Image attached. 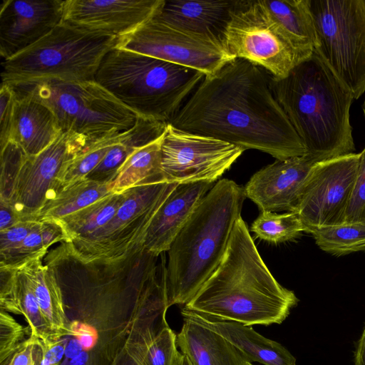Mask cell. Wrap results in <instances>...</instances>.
<instances>
[{
  "instance_id": "6da1fadb",
  "label": "cell",
  "mask_w": 365,
  "mask_h": 365,
  "mask_svg": "<svg viewBox=\"0 0 365 365\" xmlns=\"http://www.w3.org/2000/svg\"><path fill=\"white\" fill-rule=\"evenodd\" d=\"M170 124L278 160L305 153L272 91L270 77L242 58L205 76Z\"/></svg>"
},
{
  "instance_id": "7a4b0ae2",
  "label": "cell",
  "mask_w": 365,
  "mask_h": 365,
  "mask_svg": "<svg viewBox=\"0 0 365 365\" xmlns=\"http://www.w3.org/2000/svg\"><path fill=\"white\" fill-rule=\"evenodd\" d=\"M298 302L273 277L240 216L220 264L184 308L248 326L270 325L281 324Z\"/></svg>"
},
{
  "instance_id": "3957f363",
  "label": "cell",
  "mask_w": 365,
  "mask_h": 365,
  "mask_svg": "<svg viewBox=\"0 0 365 365\" xmlns=\"http://www.w3.org/2000/svg\"><path fill=\"white\" fill-rule=\"evenodd\" d=\"M272 91L313 163L354 153L350 123L354 96L315 52L282 79L270 77Z\"/></svg>"
},
{
  "instance_id": "277c9868",
  "label": "cell",
  "mask_w": 365,
  "mask_h": 365,
  "mask_svg": "<svg viewBox=\"0 0 365 365\" xmlns=\"http://www.w3.org/2000/svg\"><path fill=\"white\" fill-rule=\"evenodd\" d=\"M245 198V187L218 180L177 235L168 251V308L187 304L218 267Z\"/></svg>"
},
{
  "instance_id": "5b68a950",
  "label": "cell",
  "mask_w": 365,
  "mask_h": 365,
  "mask_svg": "<svg viewBox=\"0 0 365 365\" xmlns=\"http://www.w3.org/2000/svg\"><path fill=\"white\" fill-rule=\"evenodd\" d=\"M205 74L197 70L114 48L95 81L138 117L170 123Z\"/></svg>"
},
{
  "instance_id": "8992f818",
  "label": "cell",
  "mask_w": 365,
  "mask_h": 365,
  "mask_svg": "<svg viewBox=\"0 0 365 365\" xmlns=\"http://www.w3.org/2000/svg\"><path fill=\"white\" fill-rule=\"evenodd\" d=\"M118 41L61 21L36 43L3 61L2 82L17 87L47 81L95 80L103 58Z\"/></svg>"
},
{
  "instance_id": "52a82bcc",
  "label": "cell",
  "mask_w": 365,
  "mask_h": 365,
  "mask_svg": "<svg viewBox=\"0 0 365 365\" xmlns=\"http://www.w3.org/2000/svg\"><path fill=\"white\" fill-rule=\"evenodd\" d=\"M88 143L83 135L62 133L43 151L28 156L9 142L1 149L0 200L8 202L21 220H36L56 195L63 173Z\"/></svg>"
},
{
  "instance_id": "ba28073f",
  "label": "cell",
  "mask_w": 365,
  "mask_h": 365,
  "mask_svg": "<svg viewBox=\"0 0 365 365\" xmlns=\"http://www.w3.org/2000/svg\"><path fill=\"white\" fill-rule=\"evenodd\" d=\"M33 92L54 113L62 133L88 143L128 130L138 115L95 80L47 81L19 86Z\"/></svg>"
},
{
  "instance_id": "9c48e42d",
  "label": "cell",
  "mask_w": 365,
  "mask_h": 365,
  "mask_svg": "<svg viewBox=\"0 0 365 365\" xmlns=\"http://www.w3.org/2000/svg\"><path fill=\"white\" fill-rule=\"evenodd\" d=\"M177 182L142 185L124 193L112 220L91 237L72 243L68 252L85 264L113 265L144 251L149 226Z\"/></svg>"
},
{
  "instance_id": "30bf717a",
  "label": "cell",
  "mask_w": 365,
  "mask_h": 365,
  "mask_svg": "<svg viewBox=\"0 0 365 365\" xmlns=\"http://www.w3.org/2000/svg\"><path fill=\"white\" fill-rule=\"evenodd\" d=\"M314 52L351 91L365 93V0H311Z\"/></svg>"
},
{
  "instance_id": "8fae6325",
  "label": "cell",
  "mask_w": 365,
  "mask_h": 365,
  "mask_svg": "<svg viewBox=\"0 0 365 365\" xmlns=\"http://www.w3.org/2000/svg\"><path fill=\"white\" fill-rule=\"evenodd\" d=\"M222 45L235 58H242L282 79L309 55L298 48L272 20L259 1H242L233 12Z\"/></svg>"
},
{
  "instance_id": "7c38bea8",
  "label": "cell",
  "mask_w": 365,
  "mask_h": 365,
  "mask_svg": "<svg viewBox=\"0 0 365 365\" xmlns=\"http://www.w3.org/2000/svg\"><path fill=\"white\" fill-rule=\"evenodd\" d=\"M117 48L134 51L212 75L235 59L215 41L155 17L118 38Z\"/></svg>"
},
{
  "instance_id": "4fadbf2b",
  "label": "cell",
  "mask_w": 365,
  "mask_h": 365,
  "mask_svg": "<svg viewBox=\"0 0 365 365\" xmlns=\"http://www.w3.org/2000/svg\"><path fill=\"white\" fill-rule=\"evenodd\" d=\"M243 152L235 145L168 123L162 143V170L168 182H215Z\"/></svg>"
},
{
  "instance_id": "5bb4252c",
  "label": "cell",
  "mask_w": 365,
  "mask_h": 365,
  "mask_svg": "<svg viewBox=\"0 0 365 365\" xmlns=\"http://www.w3.org/2000/svg\"><path fill=\"white\" fill-rule=\"evenodd\" d=\"M359 155L353 153L314 165L294 212L304 225L305 232L343 223Z\"/></svg>"
},
{
  "instance_id": "9a60e30c",
  "label": "cell",
  "mask_w": 365,
  "mask_h": 365,
  "mask_svg": "<svg viewBox=\"0 0 365 365\" xmlns=\"http://www.w3.org/2000/svg\"><path fill=\"white\" fill-rule=\"evenodd\" d=\"M165 0H66L62 21L88 32L123 37L153 18Z\"/></svg>"
},
{
  "instance_id": "2e32d148",
  "label": "cell",
  "mask_w": 365,
  "mask_h": 365,
  "mask_svg": "<svg viewBox=\"0 0 365 365\" xmlns=\"http://www.w3.org/2000/svg\"><path fill=\"white\" fill-rule=\"evenodd\" d=\"M63 0H4L0 54L6 60L47 35L63 20Z\"/></svg>"
},
{
  "instance_id": "e0dca14e",
  "label": "cell",
  "mask_w": 365,
  "mask_h": 365,
  "mask_svg": "<svg viewBox=\"0 0 365 365\" xmlns=\"http://www.w3.org/2000/svg\"><path fill=\"white\" fill-rule=\"evenodd\" d=\"M315 163L304 155L278 160L256 172L245 187L260 211L294 212Z\"/></svg>"
},
{
  "instance_id": "ac0fdd59",
  "label": "cell",
  "mask_w": 365,
  "mask_h": 365,
  "mask_svg": "<svg viewBox=\"0 0 365 365\" xmlns=\"http://www.w3.org/2000/svg\"><path fill=\"white\" fill-rule=\"evenodd\" d=\"M214 185L211 182L178 183L149 226L145 251L155 257L168 252L177 235Z\"/></svg>"
},
{
  "instance_id": "d6986e66",
  "label": "cell",
  "mask_w": 365,
  "mask_h": 365,
  "mask_svg": "<svg viewBox=\"0 0 365 365\" xmlns=\"http://www.w3.org/2000/svg\"><path fill=\"white\" fill-rule=\"evenodd\" d=\"M242 1H164L154 16L176 29L222 45L225 29Z\"/></svg>"
},
{
  "instance_id": "ffe728a7",
  "label": "cell",
  "mask_w": 365,
  "mask_h": 365,
  "mask_svg": "<svg viewBox=\"0 0 365 365\" xmlns=\"http://www.w3.org/2000/svg\"><path fill=\"white\" fill-rule=\"evenodd\" d=\"M16 94L11 140L28 156L36 155L50 145L61 133L51 108L33 92L13 87Z\"/></svg>"
},
{
  "instance_id": "44dd1931",
  "label": "cell",
  "mask_w": 365,
  "mask_h": 365,
  "mask_svg": "<svg viewBox=\"0 0 365 365\" xmlns=\"http://www.w3.org/2000/svg\"><path fill=\"white\" fill-rule=\"evenodd\" d=\"M183 319L190 320L221 335L250 363L264 365H296L295 357L279 343L256 332L251 326L218 319L182 309Z\"/></svg>"
},
{
  "instance_id": "7402d4cb",
  "label": "cell",
  "mask_w": 365,
  "mask_h": 365,
  "mask_svg": "<svg viewBox=\"0 0 365 365\" xmlns=\"http://www.w3.org/2000/svg\"><path fill=\"white\" fill-rule=\"evenodd\" d=\"M177 346L192 365H249L250 362L219 334L183 319Z\"/></svg>"
},
{
  "instance_id": "603a6c76",
  "label": "cell",
  "mask_w": 365,
  "mask_h": 365,
  "mask_svg": "<svg viewBox=\"0 0 365 365\" xmlns=\"http://www.w3.org/2000/svg\"><path fill=\"white\" fill-rule=\"evenodd\" d=\"M0 274L1 309L24 315L31 335L41 340L62 337L51 329L44 318L31 282L23 269H0Z\"/></svg>"
},
{
  "instance_id": "cb8c5ba5",
  "label": "cell",
  "mask_w": 365,
  "mask_h": 365,
  "mask_svg": "<svg viewBox=\"0 0 365 365\" xmlns=\"http://www.w3.org/2000/svg\"><path fill=\"white\" fill-rule=\"evenodd\" d=\"M42 258L31 260L21 267L30 279L41 311L51 329L66 336L68 319L63 296L53 269L42 264Z\"/></svg>"
},
{
  "instance_id": "d4e9b609",
  "label": "cell",
  "mask_w": 365,
  "mask_h": 365,
  "mask_svg": "<svg viewBox=\"0 0 365 365\" xmlns=\"http://www.w3.org/2000/svg\"><path fill=\"white\" fill-rule=\"evenodd\" d=\"M167 125L138 117L133 127L123 133L120 140L86 178L104 183L113 182L119 169L135 149L163 135Z\"/></svg>"
},
{
  "instance_id": "484cf974",
  "label": "cell",
  "mask_w": 365,
  "mask_h": 365,
  "mask_svg": "<svg viewBox=\"0 0 365 365\" xmlns=\"http://www.w3.org/2000/svg\"><path fill=\"white\" fill-rule=\"evenodd\" d=\"M259 1L298 48L309 55L313 54L317 40L311 0Z\"/></svg>"
},
{
  "instance_id": "4316f807",
  "label": "cell",
  "mask_w": 365,
  "mask_h": 365,
  "mask_svg": "<svg viewBox=\"0 0 365 365\" xmlns=\"http://www.w3.org/2000/svg\"><path fill=\"white\" fill-rule=\"evenodd\" d=\"M164 134L137 148L127 158L112 182L113 193L120 194L138 185L166 182L161 165Z\"/></svg>"
},
{
  "instance_id": "83f0119b",
  "label": "cell",
  "mask_w": 365,
  "mask_h": 365,
  "mask_svg": "<svg viewBox=\"0 0 365 365\" xmlns=\"http://www.w3.org/2000/svg\"><path fill=\"white\" fill-rule=\"evenodd\" d=\"M125 344L140 365H174L179 352L177 335L168 324L160 328L135 321Z\"/></svg>"
},
{
  "instance_id": "f1b7e54d",
  "label": "cell",
  "mask_w": 365,
  "mask_h": 365,
  "mask_svg": "<svg viewBox=\"0 0 365 365\" xmlns=\"http://www.w3.org/2000/svg\"><path fill=\"white\" fill-rule=\"evenodd\" d=\"M112 182L85 178L59 192L46 202L36 215V220H61L111 193Z\"/></svg>"
},
{
  "instance_id": "f546056e",
  "label": "cell",
  "mask_w": 365,
  "mask_h": 365,
  "mask_svg": "<svg viewBox=\"0 0 365 365\" xmlns=\"http://www.w3.org/2000/svg\"><path fill=\"white\" fill-rule=\"evenodd\" d=\"M124 193H111L60 220L69 243L84 240L108 223L124 200Z\"/></svg>"
},
{
  "instance_id": "4dcf8cb0",
  "label": "cell",
  "mask_w": 365,
  "mask_h": 365,
  "mask_svg": "<svg viewBox=\"0 0 365 365\" xmlns=\"http://www.w3.org/2000/svg\"><path fill=\"white\" fill-rule=\"evenodd\" d=\"M310 234L322 250L334 256L365 251V224L342 223L317 228Z\"/></svg>"
},
{
  "instance_id": "1f68e13d",
  "label": "cell",
  "mask_w": 365,
  "mask_h": 365,
  "mask_svg": "<svg viewBox=\"0 0 365 365\" xmlns=\"http://www.w3.org/2000/svg\"><path fill=\"white\" fill-rule=\"evenodd\" d=\"M250 230L260 240L279 244L297 238L305 232V227L295 212L260 211Z\"/></svg>"
},
{
  "instance_id": "d6a6232c",
  "label": "cell",
  "mask_w": 365,
  "mask_h": 365,
  "mask_svg": "<svg viewBox=\"0 0 365 365\" xmlns=\"http://www.w3.org/2000/svg\"><path fill=\"white\" fill-rule=\"evenodd\" d=\"M123 133L88 143L61 175L58 180L57 194L66 187L85 179L101 162L110 148L120 140Z\"/></svg>"
},
{
  "instance_id": "836d02e7",
  "label": "cell",
  "mask_w": 365,
  "mask_h": 365,
  "mask_svg": "<svg viewBox=\"0 0 365 365\" xmlns=\"http://www.w3.org/2000/svg\"><path fill=\"white\" fill-rule=\"evenodd\" d=\"M29 327L24 328L7 312H0V365H3L26 339V333Z\"/></svg>"
},
{
  "instance_id": "e575fe53",
  "label": "cell",
  "mask_w": 365,
  "mask_h": 365,
  "mask_svg": "<svg viewBox=\"0 0 365 365\" xmlns=\"http://www.w3.org/2000/svg\"><path fill=\"white\" fill-rule=\"evenodd\" d=\"M359 166L343 223L365 224V148L359 153Z\"/></svg>"
},
{
  "instance_id": "d590c367",
  "label": "cell",
  "mask_w": 365,
  "mask_h": 365,
  "mask_svg": "<svg viewBox=\"0 0 365 365\" xmlns=\"http://www.w3.org/2000/svg\"><path fill=\"white\" fill-rule=\"evenodd\" d=\"M38 220H24L0 231V263L5 262L20 247Z\"/></svg>"
},
{
  "instance_id": "8d00e7d4",
  "label": "cell",
  "mask_w": 365,
  "mask_h": 365,
  "mask_svg": "<svg viewBox=\"0 0 365 365\" xmlns=\"http://www.w3.org/2000/svg\"><path fill=\"white\" fill-rule=\"evenodd\" d=\"M16 94L10 85L1 82L0 89V147L2 149L11 140Z\"/></svg>"
},
{
  "instance_id": "74e56055",
  "label": "cell",
  "mask_w": 365,
  "mask_h": 365,
  "mask_svg": "<svg viewBox=\"0 0 365 365\" xmlns=\"http://www.w3.org/2000/svg\"><path fill=\"white\" fill-rule=\"evenodd\" d=\"M41 355L39 339L30 334L3 365H41Z\"/></svg>"
},
{
  "instance_id": "f35d334b",
  "label": "cell",
  "mask_w": 365,
  "mask_h": 365,
  "mask_svg": "<svg viewBox=\"0 0 365 365\" xmlns=\"http://www.w3.org/2000/svg\"><path fill=\"white\" fill-rule=\"evenodd\" d=\"M41 349V365H59L65 356L66 337L39 339Z\"/></svg>"
},
{
  "instance_id": "ab89813d",
  "label": "cell",
  "mask_w": 365,
  "mask_h": 365,
  "mask_svg": "<svg viewBox=\"0 0 365 365\" xmlns=\"http://www.w3.org/2000/svg\"><path fill=\"white\" fill-rule=\"evenodd\" d=\"M21 220H23L11 205L4 200H0V231L14 225Z\"/></svg>"
},
{
  "instance_id": "60d3db41",
  "label": "cell",
  "mask_w": 365,
  "mask_h": 365,
  "mask_svg": "<svg viewBox=\"0 0 365 365\" xmlns=\"http://www.w3.org/2000/svg\"><path fill=\"white\" fill-rule=\"evenodd\" d=\"M354 365H365V326L358 340L354 352Z\"/></svg>"
},
{
  "instance_id": "b9f144b4",
  "label": "cell",
  "mask_w": 365,
  "mask_h": 365,
  "mask_svg": "<svg viewBox=\"0 0 365 365\" xmlns=\"http://www.w3.org/2000/svg\"><path fill=\"white\" fill-rule=\"evenodd\" d=\"M174 365H192V364L185 355L179 351Z\"/></svg>"
},
{
  "instance_id": "7bdbcfd3",
  "label": "cell",
  "mask_w": 365,
  "mask_h": 365,
  "mask_svg": "<svg viewBox=\"0 0 365 365\" xmlns=\"http://www.w3.org/2000/svg\"><path fill=\"white\" fill-rule=\"evenodd\" d=\"M362 110H363V113H364V118H365V99H364V103L362 105Z\"/></svg>"
},
{
  "instance_id": "ee69618b",
  "label": "cell",
  "mask_w": 365,
  "mask_h": 365,
  "mask_svg": "<svg viewBox=\"0 0 365 365\" xmlns=\"http://www.w3.org/2000/svg\"><path fill=\"white\" fill-rule=\"evenodd\" d=\"M249 365H253L252 363H250Z\"/></svg>"
}]
</instances>
